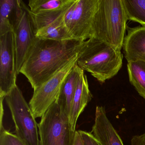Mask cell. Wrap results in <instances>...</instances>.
Here are the masks:
<instances>
[{"label": "cell", "mask_w": 145, "mask_h": 145, "mask_svg": "<svg viewBox=\"0 0 145 145\" xmlns=\"http://www.w3.org/2000/svg\"><path fill=\"white\" fill-rule=\"evenodd\" d=\"M84 41H58L35 38L25 57L20 73L34 90L55 75L80 52Z\"/></svg>", "instance_id": "6da1fadb"}, {"label": "cell", "mask_w": 145, "mask_h": 145, "mask_svg": "<svg viewBox=\"0 0 145 145\" xmlns=\"http://www.w3.org/2000/svg\"><path fill=\"white\" fill-rule=\"evenodd\" d=\"M16 55L13 31L0 36V96L16 85Z\"/></svg>", "instance_id": "9c48e42d"}, {"label": "cell", "mask_w": 145, "mask_h": 145, "mask_svg": "<svg viewBox=\"0 0 145 145\" xmlns=\"http://www.w3.org/2000/svg\"><path fill=\"white\" fill-rule=\"evenodd\" d=\"M122 46L125 59L128 62H145V26H127Z\"/></svg>", "instance_id": "30bf717a"}, {"label": "cell", "mask_w": 145, "mask_h": 145, "mask_svg": "<svg viewBox=\"0 0 145 145\" xmlns=\"http://www.w3.org/2000/svg\"><path fill=\"white\" fill-rule=\"evenodd\" d=\"M65 15L37 30L35 35L36 38L58 41L74 40L65 24Z\"/></svg>", "instance_id": "5bb4252c"}, {"label": "cell", "mask_w": 145, "mask_h": 145, "mask_svg": "<svg viewBox=\"0 0 145 145\" xmlns=\"http://www.w3.org/2000/svg\"><path fill=\"white\" fill-rule=\"evenodd\" d=\"M129 80L141 97L145 99V62H128Z\"/></svg>", "instance_id": "2e32d148"}, {"label": "cell", "mask_w": 145, "mask_h": 145, "mask_svg": "<svg viewBox=\"0 0 145 145\" xmlns=\"http://www.w3.org/2000/svg\"><path fill=\"white\" fill-rule=\"evenodd\" d=\"M75 0H71L66 5L58 9L33 13L31 12L36 31L55 22L66 15Z\"/></svg>", "instance_id": "e0dca14e"}, {"label": "cell", "mask_w": 145, "mask_h": 145, "mask_svg": "<svg viewBox=\"0 0 145 145\" xmlns=\"http://www.w3.org/2000/svg\"><path fill=\"white\" fill-rule=\"evenodd\" d=\"M128 20L123 0H99L91 39L105 42L121 52Z\"/></svg>", "instance_id": "3957f363"}, {"label": "cell", "mask_w": 145, "mask_h": 145, "mask_svg": "<svg viewBox=\"0 0 145 145\" xmlns=\"http://www.w3.org/2000/svg\"><path fill=\"white\" fill-rule=\"evenodd\" d=\"M78 56V54L46 82L34 90L29 104L35 118H41L57 101L64 80L77 64Z\"/></svg>", "instance_id": "8992f818"}, {"label": "cell", "mask_w": 145, "mask_h": 145, "mask_svg": "<svg viewBox=\"0 0 145 145\" xmlns=\"http://www.w3.org/2000/svg\"><path fill=\"white\" fill-rule=\"evenodd\" d=\"M0 145H26L15 134L7 130L4 125L0 127Z\"/></svg>", "instance_id": "ffe728a7"}, {"label": "cell", "mask_w": 145, "mask_h": 145, "mask_svg": "<svg viewBox=\"0 0 145 145\" xmlns=\"http://www.w3.org/2000/svg\"><path fill=\"white\" fill-rule=\"evenodd\" d=\"M40 145H73L75 131L71 129L69 116L57 101L38 124Z\"/></svg>", "instance_id": "277c9868"}, {"label": "cell", "mask_w": 145, "mask_h": 145, "mask_svg": "<svg viewBox=\"0 0 145 145\" xmlns=\"http://www.w3.org/2000/svg\"><path fill=\"white\" fill-rule=\"evenodd\" d=\"M20 0H0V36L13 31Z\"/></svg>", "instance_id": "9a60e30c"}, {"label": "cell", "mask_w": 145, "mask_h": 145, "mask_svg": "<svg viewBox=\"0 0 145 145\" xmlns=\"http://www.w3.org/2000/svg\"><path fill=\"white\" fill-rule=\"evenodd\" d=\"M131 145H145V133L134 136L131 140Z\"/></svg>", "instance_id": "7402d4cb"}, {"label": "cell", "mask_w": 145, "mask_h": 145, "mask_svg": "<svg viewBox=\"0 0 145 145\" xmlns=\"http://www.w3.org/2000/svg\"><path fill=\"white\" fill-rule=\"evenodd\" d=\"M99 0H75L65 16L67 28L75 40L91 39V27Z\"/></svg>", "instance_id": "52a82bcc"}, {"label": "cell", "mask_w": 145, "mask_h": 145, "mask_svg": "<svg viewBox=\"0 0 145 145\" xmlns=\"http://www.w3.org/2000/svg\"><path fill=\"white\" fill-rule=\"evenodd\" d=\"M73 145H84L81 136L78 131H75Z\"/></svg>", "instance_id": "603a6c76"}, {"label": "cell", "mask_w": 145, "mask_h": 145, "mask_svg": "<svg viewBox=\"0 0 145 145\" xmlns=\"http://www.w3.org/2000/svg\"><path fill=\"white\" fill-rule=\"evenodd\" d=\"M16 55L17 74L20 69L25 57L35 39L36 29L35 27L29 8L20 0L16 19L13 25Z\"/></svg>", "instance_id": "ba28073f"}, {"label": "cell", "mask_w": 145, "mask_h": 145, "mask_svg": "<svg viewBox=\"0 0 145 145\" xmlns=\"http://www.w3.org/2000/svg\"><path fill=\"white\" fill-rule=\"evenodd\" d=\"M93 97L89 89L87 76L83 73L78 81L71 105L69 123L71 129L76 131V123L80 114Z\"/></svg>", "instance_id": "7c38bea8"}, {"label": "cell", "mask_w": 145, "mask_h": 145, "mask_svg": "<svg viewBox=\"0 0 145 145\" xmlns=\"http://www.w3.org/2000/svg\"><path fill=\"white\" fill-rule=\"evenodd\" d=\"M71 0H29L28 7L30 12L35 13L52 10L63 7Z\"/></svg>", "instance_id": "d6986e66"}, {"label": "cell", "mask_w": 145, "mask_h": 145, "mask_svg": "<svg viewBox=\"0 0 145 145\" xmlns=\"http://www.w3.org/2000/svg\"><path fill=\"white\" fill-rule=\"evenodd\" d=\"M5 99L15 124L16 135L26 145H40L38 124L17 85Z\"/></svg>", "instance_id": "5b68a950"}, {"label": "cell", "mask_w": 145, "mask_h": 145, "mask_svg": "<svg viewBox=\"0 0 145 145\" xmlns=\"http://www.w3.org/2000/svg\"><path fill=\"white\" fill-rule=\"evenodd\" d=\"M91 133L101 145H124L106 114L105 108L97 106Z\"/></svg>", "instance_id": "8fae6325"}, {"label": "cell", "mask_w": 145, "mask_h": 145, "mask_svg": "<svg viewBox=\"0 0 145 145\" xmlns=\"http://www.w3.org/2000/svg\"><path fill=\"white\" fill-rule=\"evenodd\" d=\"M123 55L111 46L95 38L84 41L77 64L101 83L118 74L123 65Z\"/></svg>", "instance_id": "7a4b0ae2"}, {"label": "cell", "mask_w": 145, "mask_h": 145, "mask_svg": "<svg viewBox=\"0 0 145 145\" xmlns=\"http://www.w3.org/2000/svg\"><path fill=\"white\" fill-rule=\"evenodd\" d=\"M128 20L145 26V0H123Z\"/></svg>", "instance_id": "ac0fdd59"}, {"label": "cell", "mask_w": 145, "mask_h": 145, "mask_svg": "<svg viewBox=\"0 0 145 145\" xmlns=\"http://www.w3.org/2000/svg\"><path fill=\"white\" fill-rule=\"evenodd\" d=\"M84 145H101L91 132L78 130Z\"/></svg>", "instance_id": "44dd1931"}, {"label": "cell", "mask_w": 145, "mask_h": 145, "mask_svg": "<svg viewBox=\"0 0 145 145\" xmlns=\"http://www.w3.org/2000/svg\"><path fill=\"white\" fill-rule=\"evenodd\" d=\"M84 71L77 64L64 80L57 101L63 106L68 115H70L71 105L78 81Z\"/></svg>", "instance_id": "4fadbf2b"}]
</instances>
